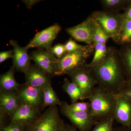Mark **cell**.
<instances>
[{
    "mask_svg": "<svg viewBox=\"0 0 131 131\" xmlns=\"http://www.w3.org/2000/svg\"><path fill=\"white\" fill-rule=\"evenodd\" d=\"M98 85L117 95L126 82L119 49L108 47L106 56L97 65L89 68Z\"/></svg>",
    "mask_w": 131,
    "mask_h": 131,
    "instance_id": "obj_1",
    "label": "cell"
},
{
    "mask_svg": "<svg viewBox=\"0 0 131 131\" xmlns=\"http://www.w3.org/2000/svg\"><path fill=\"white\" fill-rule=\"evenodd\" d=\"M117 96L98 85L92 91L89 99L90 113L94 118L99 121L113 117L117 102Z\"/></svg>",
    "mask_w": 131,
    "mask_h": 131,
    "instance_id": "obj_2",
    "label": "cell"
},
{
    "mask_svg": "<svg viewBox=\"0 0 131 131\" xmlns=\"http://www.w3.org/2000/svg\"><path fill=\"white\" fill-rule=\"evenodd\" d=\"M94 44L89 45L86 49L81 51L67 53L58 59L55 76L69 75L75 71L86 67L88 59L94 54Z\"/></svg>",
    "mask_w": 131,
    "mask_h": 131,
    "instance_id": "obj_3",
    "label": "cell"
},
{
    "mask_svg": "<svg viewBox=\"0 0 131 131\" xmlns=\"http://www.w3.org/2000/svg\"><path fill=\"white\" fill-rule=\"evenodd\" d=\"M65 125L57 106H50L37 119L24 125L22 131H64Z\"/></svg>",
    "mask_w": 131,
    "mask_h": 131,
    "instance_id": "obj_4",
    "label": "cell"
},
{
    "mask_svg": "<svg viewBox=\"0 0 131 131\" xmlns=\"http://www.w3.org/2000/svg\"><path fill=\"white\" fill-rule=\"evenodd\" d=\"M90 15L115 43L124 21L122 14L96 10Z\"/></svg>",
    "mask_w": 131,
    "mask_h": 131,
    "instance_id": "obj_5",
    "label": "cell"
},
{
    "mask_svg": "<svg viewBox=\"0 0 131 131\" xmlns=\"http://www.w3.org/2000/svg\"><path fill=\"white\" fill-rule=\"evenodd\" d=\"M71 81L79 88L83 100L89 99L97 82L91 74L89 68L86 67L75 71L69 75Z\"/></svg>",
    "mask_w": 131,
    "mask_h": 131,
    "instance_id": "obj_6",
    "label": "cell"
},
{
    "mask_svg": "<svg viewBox=\"0 0 131 131\" xmlns=\"http://www.w3.org/2000/svg\"><path fill=\"white\" fill-rule=\"evenodd\" d=\"M62 30L58 24H54L36 34L27 45L29 48H37L50 51L53 41Z\"/></svg>",
    "mask_w": 131,
    "mask_h": 131,
    "instance_id": "obj_7",
    "label": "cell"
},
{
    "mask_svg": "<svg viewBox=\"0 0 131 131\" xmlns=\"http://www.w3.org/2000/svg\"><path fill=\"white\" fill-rule=\"evenodd\" d=\"M19 104L29 105L42 110L43 95L42 90L25 83L20 84L16 93Z\"/></svg>",
    "mask_w": 131,
    "mask_h": 131,
    "instance_id": "obj_8",
    "label": "cell"
},
{
    "mask_svg": "<svg viewBox=\"0 0 131 131\" xmlns=\"http://www.w3.org/2000/svg\"><path fill=\"white\" fill-rule=\"evenodd\" d=\"M60 112L80 131H91L98 122L90 112H73L62 107H60Z\"/></svg>",
    "mask_w": 131,
    "mask_h": 131,
    "instance_id": "obj_9",
    "label": "cell"
},
{
    "mask_svg": "<svg viewBox=\"0 0 131 131\" xmlns=\"http://www.w3.org/2000/svg\"><path fill=\"white\" fill-rule=\"evenodd\" d=\"M65 31L77 41L84 42L88 45L94 43L93 19L90 15L81 24L66 28Z\"/></svg>",
    "mask_w": 131,
    "mask_h": 131,
    "instance_id": "obj_10",
    "label": "cell"
},
{
    "mask_svg": "<svg viewBox=\"0 0 131 131\" xmlns=\"http://www.w3.org/2000/svg\"><path fill=\"white\" fill-rule=\"evenodd\" d=\"M35 64L46 73L52 77L55 76L58 59L50 51L38 49L30 55Z\"/></svg>",
    "mask_w": 131,
    "mask_h": 131,
    "instance_id": "obj_11",
    "label": "cell"
},
{
    "mask_svg": "<svg viewBox=\"0 0 131 131\" xmlns=\"http://www.w3.org/2000/svg\"><path fill=\"white\" fill-rule=\"evenodd\" d=\"M24 73L25 83L31 86L42 90L46 86L51 84V77L35 63L31 64Z\"/></svg>",
    "mask_w": 131,
    "mask_h": 131,
    "instance_id": "obj_12",
    "label": "cell"
},
{
    "mask_svg": "<svg viewBox=\"0 0 131 131\" xmlns=\"http://www.w3.org/2000/svg\"><path fill=\"white\" fill-rule=\"evenodd\" d=\"M9 43L13 47L14 51L12 58L13 66L18 72L25 73L31 64L32 59L28 53L30 49L27 46L21 47L16 40H10Z\"/></svg>",
    "mask_w": 131,
    "mask_h": 131,
    "instance_id": "obj_13",
    "label": "cell"
},
{
    "mask_svg": "<svg viewBox=\"0 0 131 131\" xmlns=\"http://www.w3.org/2000/svg\"><path fill=\"white\" fill-rule=\"evenodd\" d=\"M38 108L25 104H19L9 117L10 122H20L24 125L31 123L38 118L42 114Z\"/></svg>",
    "mask_w": 131,
    "mask_h": 131,
    "instance_id": "obj_14",
    "label": "cell"
},
{
    "mask_svg": "<svg viewBox=\"0 0 131 131\" xmlns=\"http://www.w3.org/2000/svg\"><path fill=\"white\" fill-rule=\"evenodd\" d=\"M114 118L122 126L130 128L131 124V101L124 96H117Z\"/></svg>",
    "mask_w": 131,
    "mask_h": 131,
    "instance_id": "obj_15",
    "label": "cell"
},
{
    "mask_svg": "<svg viewBox=\"0 0 131 131\" xmlns=\"http://www.w3.org/2000/svg\"><path fill=\"white\" fill-rule=\"evenodd\" d=\"M15 69L11 66L9 70L0 76V93H16L20 84L17 82L15 78Z\"/></svg>",
    "mask_w": 131,
    "mask_h": 131,
    "instance_id": "obj_16",
    "label": "cell"
},
{
    "mask_svg": "<svg viewBox=\"0 0 131 131\" xmlns=\"http://www.w3.org/2000/svg\"><path fill=\"white\" fill-rule=\"evenodd\" d=\"M16 93H0V110L9 117L14 112L19 105Z\"/></svg>",
    "mask_w": 131,
    "mask_h": 131,
    "instance_id": "obj_17",
    "label": "cell"
},
{
    "mask_svg": "<svg viewBox=\"0 0 131 131\" xmlns=\"http://www.w3.org/2000/svg\"><path fill=\"white\" fill-rule=\"evenodd\" d=\"M119 51L125 70L126 81L131 82V42L121 46Z\"/></svg>",
    "mask_w": 131,
    "mask_h": 131,
    "instance_id": "obj_18",
    "label": "cell"
},
{
    "mask_svg": "<svg viewBox=\"0 0 131 131\" xmlns=\"http://www.w3.org/2000/svg\"><path fill=\"white\" fill-rule=\"evenodd\" d=\"M43 95L42 110L47 107L60 106L62 101L52 87L51 84L45 86L42 89Z\"/></svg>",
    "mask_w": 131,
    "mask_h": 131,
    "instance_id": "obj_19",
    "label": "cell"
},
{
    "mask_svg": "<svg viewBox=\"0 0 131 131\" xmlns=\"http://www.w3.org/2000/svg\"><path fill=\"white\" fill-rule=\"evenodd\" d=\"M100 2L104 11L119 13L127 8L131 0H100Z\"/></svg>",
    "mask_w": 131,
    "mask_h": 131,
    "instance_id": "obj_20",
    "label": "cell"
},
{
    "mask_svg": "<svg viewBox=\"0 0 131 131\" xmlns=\"http://www.w3.org/2000/svg\"><path fill=\"white\" fill-rule=\"evenodd\" d=\"M62 88L69 96L71 103H75L79 100H84L81 91L78 87L68 78H64Z\"/></svg>",
    "mask_w": 131,
    "mask_h": 131,
    "instance_id": "obj_21",
    "label": "cell"
},
{
    "mask_svg": "<svg viewBox=\"0 0 131 131\" xmlns=\"http://www.w3.org/2000/svg\"><path fill=\"white\" fill-rule=\"evenodd\" d=\"M94 51L93 57L90 63L88 64L87 67L91 68L97 65L103 61L105 58L108 52V47L106 44L94 43Z\"/></svg>",
    "mask_w": 131,
    "mask_h": 131,
    "instance_id": "obj_22",
    "label": "cell"
},
{
    "mask_svg": "<svg viewBox=\"0 0 131 131\" xmlns=\"http://www.w3.org/2000/svg\"><path fill=\"white\" fill-rule=\"evenodd\" d=\"M131 42V19L124 20L115 43L122 46Z\"/></svg>",
    "mask_w": 131,
    "mask_h": 131,
    "instance_id": "obj_23",
    "label": "cell"
},
{
    "mask_svg": "<svg viewBox=\"0 0 131 131\" xmlns=\"http://www.w3.org/2000/svg\"><path fill=\"white\" fill-rule=\"evenodd\" d=\"M91 16L93 19L94 43L106 44L110 38L102 27Z\"/></svg>",
    "mask_w": 131,
    "mask_h": 131,
    "instance_id": "obj_24",
    "label": "cell"
},
{
    "mask_svg": "<svg viewBox=\"0 0 131 131\" xmlns=\"http://www.w3.org/2000/svg\"><path fill=\"white\" fill-rule=\"evenodd\" d=\"M60 107L73 112H90V103L88 102H77L69 104L66 102L62 101Z\"/></svg>",
    "mask_w": 131,
    "mask_h": 131,
    "instance_id": "obj_25",
    "label": "cell"
},
{
    "mask_svg": "<svg viewBox=\"0 0 131 131\" xmlns=\"http://www.w3.org/2000/svg\"><path fill=\"white\" fill-rule=\"evenodd\" d=\"M114 121L113 117L101 119L98 121L91 131H113Z\"/></svg>",
    "mask_w": 131,
    "mask_h": 131,
    "instance_id": "obj_26",
    "label": "cell"
},
{
    "mask_svg": "<svg viewBox=\"0 0 131 131\" xmlns=\"http://www.w3.org/2000/svg\"><path fill=\"white\" fill-rule=\"evenodd\" d=\"M64 45L67 53H69L83 50L86 49L89 47V45H82L78 44L74 40H73L72 38H70L66 43Z\"/></svg>",
    "mask_w": 131,
    "mask_h": 131,
    "instance_id": "obj_27",
    "label": "cell"
},
{
    "mask_svg": "<svg viewBox=\"0 0 131 131\" xmlns=\"http://www.w3.org/2000/svg\"><path fill=\"white\" fill-rule=\"evenodd\" d=\"M50 51L58 59L62 58L67 53L65 45L61 43L58 44L52 47Z\"/></svg>",
    "mask_w": 131,
    "mask_h": 131,
    "instance_id": "obj_28",
    "label": "cell"
},
{
    "mask_svg": "<svg viewBox=\"0 0 131 131\" xmlns=\"http://www.w3.org/2000/svg\"><path fill=\"white\" fill-rule=\"evenodd\" d=\"M24 126L20 122H10L9 125L1 129V131H22Z\"/></svg>",
    "mask_w": 131,
    "mask_h": 131,
    "instance_id": "obj_29",
    "label": "cell"
},
{
    "mask_svg": "<svg viewBox=\"0 0 131 131\" xmlns=\"http://www.w3.org/2000/svg\"><path fill=\"white\" fill-rule=\"evenodd\" d=\"M117 96H124L131 101V82H127Z\"/></svg>",
    "mask_w": 131,
    "mask_h": 131,
    "instance_id": "obj_30",
    "label": "cell"
},
{
    "mask_svg": "<svg viewBox=\"0 0 131 131\" xmlns=\"http://www.w3.org/2000/svg\"><path fill=\"white\" fill-rule=\"evenodd\" d=\"M13 54L14 51L13 50L1 51L0 52V63H2L8 59L12 58Z\"/></svg>",
    "mask_w": 131,
    "mask_h": 131,
    "instance_id": "obj_31",
    "label": "cell"
},
{
    "mask_svg": "<svg viewBox=\"0 0 131 131\" xmlns=\"http://www.w3.org/2000/svg\"><path fill=\"white\" fill-rule=\"evenodd\" d=\"M122 14L124 20L131 19V3Z\"/></svg>",
    "mask_w": 131,
    "mask_h": 131,
    "instance_id": "obj_32",
    "label": "cell"
},
{
    "mask_svg": "<svg viewBox=\"0 0 131 131\" xmlns=\"http://www.w3.org/2000/svg\"><path fill=\"white\" fill-rule=\"evenodd\" d=\"M7 115L2 110H0V128L1 129L4 127L6 123L7 117H8Z\"/></svg>",
    "mask_w": 131,
    "mask_h": 131,
    "instance_id": "obj_33",
    "label": "cell"
},
{
    "mask_svg": "<svg viewBox=\"0 0 131 131\" xmlns=\"http://www.w3.org/2000/svg\"><path fill=\"white\" fill-rule=\"evenodd\" d=\"M41 1L40 0H22L21 2L24 3L28 8L31 9L35 4Z\"/></svg>",
    "mask_w": 131,
    "mask_h": 131,
    "instance_id": "obj_34",
    "label": "cell"
},
{
    "mask_svg": "<svg viewBox=\"0 0 131 131\" xmlns=\"http://www.w3.org/2000/svg\"><path fill=\"white\" fill-rule=\"evenodd\" d=\"M113 131H131V129L129 127L122 126L114 127Z\"/></svg>",
    "mask_w": 131,
    "mask_h": 131,
    "instance_id": "obj_35",
    "label": "cell"
},
{
    "mask_svg": "<svg viewBox=\"0 0 131 131\" xmlns=\"http://www.w3.org/2000/svg\"><path fill=\"white\" fill-rule=\"evenodd\" d=\"M64 131H77V128L73 125L66 124Z\"/></svg>",
    "mask_w": 131,
    "mask_h": 131,
    "instance_id": "obj_36",
    "label": "cell"
},
{
    "mask_svg": "<svg viewBox=\"0 0 131 131\" xmlns=\"http://www.w3.org/2000/svg\"><path fill=\"white\" fill-rule=\"evenodd\" d=\"M130 129H131V125H130Z\"/></svg>",
    "mask_w": 131,
    "mask_h": 131,
    "instance_id": "obj_37",
    "label": "cell"
}]
</instances>
